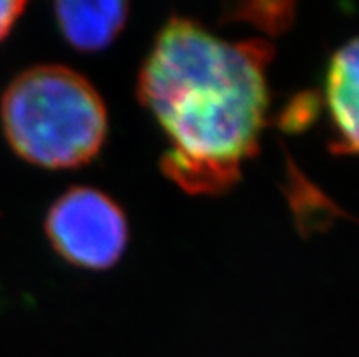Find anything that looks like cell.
I'll return each instance as SVG.
<instances>
[{"mask_svg":"<svg viewBox=\"0 0 359 357\" xmlns=\"http://www.w3.org/2000/svg\"><path fill=\"white\" fill-rule=\"evenodd\" d=\"M266 41L230 42L184 17L164 24L137 97L168 139L163 172L190 194H221L259 148L269 112Z\"/></svg>","mask_w":359,"mask_h":357,"instance_id":"cell-1","label":"cell"},{"mask_svg":"<svg viewBox=\"0 0 359 357\" xmlns=\"http://www.w3.org/2000/svg\"><path fill=\"white\" fill-rule=\"evenodd\" d=\"M0 121L18 157L50 170L88 164L108 135L99 91L81 73L59 64L33 66L9 82Z\"/></svg>","mask_w":359,"mask_h":357,"instance_id":"cell-2","label":"cell"},{"mask_svg":"<svg viewBox=\"0 0 359 357\" xmlns=\"http://www.w3.org/2000/svg\"><path fill=\"white\" fill-rule=\"evenodd\" d=\"M46 237L73 267L108 270L123 257L130 228L126 213L108 194L75 186L48 210Z\"/></svg>","mask_w":359,"mask_h":357,"instance_id":"cell-3","label":"cell"},{"mask_svg":"<svg viewBox=\"0 0 359 357\" xmlns=\"http://www.w3.org/2000/svg\"><path fill=\"white\" fill-rule=\"evenodd\" d=\"M327 105L339 154H359V36L336 51L327 69Z\"/></svg>","mask_w":359,"mask_h":357,"instance_id":"cell-4","label":"cell"},{"mask_svg":"<svg viewBox=\"0 0 359 357\" xmlns=\"http://www.w3.org/2000/svg\"><path fill=\"white\" fill-rule=\"evenodd\" d=\"M55 20L72 48L93 53L108 48L126 26L130 6L121 0L57 2Z\"/></svg>","mask_w":359,"mask_h":357,"instance_id":"cell-5","label":"cell"},{"mask_svg":"<svg viewBox=\"0 0 359 357\" xmlns=\"http://www.w3.org/2000/svg\"><path fill=\"white\" fill-rule=\"evenodd\" d=\"M233 18L245 20L266 33H279L290 26L294 18V4L290 2H254L233 8Z\"/></svg>","mask_w":359,"mask_h":357,"instance_id":"cell-6","label":"cell"},{"mask_svg":"<svg viewBox=\"0 0 359 357\" xmlns=\"http://www.w3.org/2000/svg\"><path fill=\"white\" fill-rule=\"evenodd\" d=\"M24 9H26V2L22 0H0V42L13 29L20 15L24 13Z\"/></svg>","mask_w":359,"mask_h":357,"instance_id":"cell-7","label":"cell"}]
</instances>
